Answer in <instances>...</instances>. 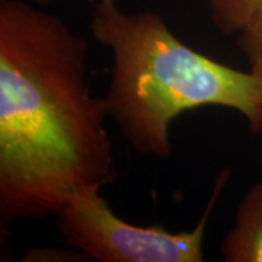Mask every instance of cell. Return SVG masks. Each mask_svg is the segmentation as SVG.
Here are the masks:
<instances>
[{
  "label": "cell",
  "instance_id": "1",
  "mask_svg": "<svg viewBox=\"0 0 262 262\" xmlns=\"http://www.w3.org/2000/svg\"><path fill=\"white\" fill-rule=\"evenodd\" d=\"M88 42L58 16L0 0V227L56 216L118 178Z\"/></svg>",
  "mask_w": 262,
  "mask_h": 262
},
{
  "label": "cell",
  "instance_id": "2",
  "mask_svg": "<svg viewBox=\"0 0 262 262\" xmlns=\"http://www.w3.org/2000/svg\"><path fill=\"white\" fill-rule=\"evenodd\" d=\"M94 38L112 52L108 117L139 153L168 158L170 126L204 106L234 110L262 133V74L228 67L193 50L153 11H123L117 2L95 5Z\"/></svg>",
  "mask_w": 262,
  "mask_h": 262
},
{
  "label": "cell",
  "instance_id": "3",
  "mask_svg": "<svg viewBox=\"0 0 262 262\" xmlns=\"http://www.w3.org/2000/svg\"><path fill=\"white\" fill-rule=\"evenodd\" d=\"M229 171L216 180L201 221L192 231L173 232L163 227H142L114 214L100 189L79 193L56 215L62 243L100 262H203V242L212 209Z\"/></svg>",
  "mask_w": 262,
  "mask_h": 262
},
{
  "label": "cell",
  "instance_id": "4",
  "mask_svg": "<svg viewBox=\"0 0 262 262\" xmlns=\"http://www.w3.org/2000/svg\"><path fill=\"white\" fill-rule=\"evenodd\" d=\"M222 254L228 262H262V181L239 203L235 224L226 235Z\"/></svg>",
  "mask_w": 262,
  "mask_h": 262
},
{
  "label": "cell",
  "instance_id": "5",
  "mask_svg": "<svg viewBox=\"0 0 262 262\" xmlns=\"http://www.w3.org/2000/svg\"><path fill=\"white\" fill-rule=\"evenodd\" d=\"M262 0H209L212 24L222 34L239 33Z\"/></svg>",
  "mask_w": 262,
  "mask_h": 262
},
{
  "label": "cell",
  "instance_id": "6",
  "mask_svg": "<svg viewBox=\"0 0 262 262\" xmlns=\"http://www.w3.org/2000/svg\"><path fill=\"white\" fill-rule=\"evenodd\" d=\"M238 34V45L248 58L250 70L262 74V4Z\"/></svg>",
  "mask_w": 262,
  "mask_h": 262
},
{
  "label": "cell",
  "instance_id": "7",
  "mask_svg": "<svg viewBox=\"0 0 262 262\" xmlns=\"http://www.w3.org/2000/svg\"><path fill=\"white\" fill-rule=\"evenodd\" d=\"M89 260L86 255L75 249H51V248H37L29 249L26 254V256L22 258V261H84Z\"/></svg>",
  "mask_w": 262,
  "mask_h": 262
},
{
  "label": "cell",
  "instance_id": "8",
  "mask_svg": "<svg viewBox=\"0 0 262 262\" xmlns=\"http://www.w3.org/2000/svg\"><path fill=\"white\" fill-rule=\"evenodd\" d=\"M86 2L96 5V4H100V3H111V2H117V0H86Z\"/></svg>",
  "mask_w": 262,
  "mask_h": 262
},
{
  "label": "cell",
  "instance_id": "9",
  "mask_svg": "<svg viewBox=\"0 0 262 262\" xmlns=\"http://www.w3.org/2000/svg\"><path fill=\"white\" fill-rule=\"evenodd\" d=\"M33 2L38 3V4H48V3L50 2V0H33Z\"/></svg>",
  "mask_w": 262,
  "mask_h": 262
}]
</instances>
